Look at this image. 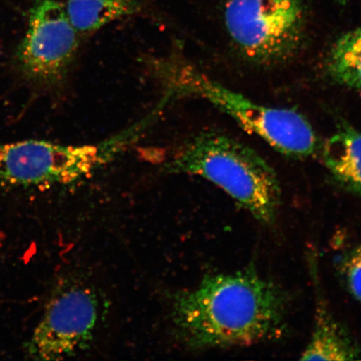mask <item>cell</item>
I'll list each match as a JSON object with an SVG mask.
<instances>
[{"mask_svg":"<svg viewBox=\"0 0 361 361\" xmlns=\"http://www.w3.org/2000/svg\"><path fill=\"white\" fill-rule=\"evenodd\" d=\"M79 33L56 0H35L28 29L13 56L20 78L35 88L48 90L61 83L74 61Z\"/></svg>","mask_w":361,"mask_h":361,"instance_id":"cell-6","label":"cell"},{"mask_svg":"<svg viewBox=\"0 0 361 361\" xmlns=\"http://www.w3.org/2000/svg\"><path fill=\"white\" fill-rule=\"evenodd\" d=\"M166 169L209 180L262 224L276 221L281 201L276 173L255 150L228 135H197L175 152Z\"/></svg>","mask_w":361,"mask_h":361,"instance_id":"cell-2","label":"cell"},{"mask_svg":"<svg viewBox=\"0 0 361 361\" xmlns=\"http://www.w3.org/2000/svg\"><path fill=\"white\" fill-rule=\"evenodd\" d=\"M68 17L79 34H92L113 21L133 15L138 0H68Z\"/></svg>","mask_w":361,"mask_h":361,"instance_id":"cell-10","label":"cell"},{"mask_svg":"<svg viewBox=\"0 0 361 361\" xmlns=\"http://www.w3.org/2000/svg\"><path fill=\"white\" fill-rule=\"evenodd\" d=\"M157 69L171 98L204 99L232 116L242 128L259 135L275 150L288 157H309L317 151V135L300 112L252 102L178 58L161 61Z\"/></svg>","mask_w":361,"mask_h":361,"instance_id":"cell-3","label":"cell"},{"mask_svg":"<svg viewBox=\"0 0 361 361\" xmlns=\"http://www.w3.org/2000/svg\"><path fill=\"white\" fill-rule=\"evenodd\" d=\"M224 22L241 55L261 66L290 60L300 51L305 35L301 0H228Z\"/></svg>","mask_w":361,"mask_h":361,"instance_id":"cell-5","label":"cell"},{"mask_svg":"<svg viewBox=\"0 0 361 361\" xmlns=\"http://www.w3.org/2000/svg\"><path fill=\"white\" fill-rule=\"evenodd\" d=\"M287 305L282 288L250 265L237 273L207 275L180 293L174 322L194 348L248 346L282 336Z\"/></svg>","mask_w":361,"mask_h":361,"instance_id":"cell-1","label":"cell"},{"mask_svg":"<svg viewBox=\"0 0 361 361\" xmlns=\"http://www.w3.org/2000/svg\"><path fill=\"white\" fill-rule=\"evenodd\" d=\"M137 137L132 128L106 141L63 145L42 140L0 143V186L48 189L89 177Z\"/></svg>","mask_w":361,"mask_h":361,"instance_id":"cell-4","label":"cell"},{"mask_svg":"<svg viewBox=\"0 0 361 361\" xmlns=\"http://www.w3.org/2000/svg\"><path fill=\"white\" fill-rule=\"evenodd\" d=\"M98 300L87 287L71 284L51 297L42 318L27 342L29 357L66 359L87 348L98 320Z\"/></svg>","mask_w":361,"mask_h":361,"instance_id":"cell-7","label":"cell"},{"mask_svg":"<svg viewBox=\"0 0 361 361\" xmlns=\"http://www.w3.org/2000/svg\"><path fill=\"white\" fill-rule=\"evenodd\" d=\"M338 274L347 290L361 302V245L356 246L341 257Z\"/></svg>","mask_w":361,"mask_h":361,"instance_id":"cell-12","label":"cell"},{"mask_svg":"<svg viewBox=\"0 0 361 361\" xmlns=\"http://www.w3.org/2000/svg\"><path fill=\"white\" fill-rule=\"evenodd\" d=\"M322 158L338 186L361 197V133L346 123L338 126L324 144Z\"/></svg>","mask_w":361,"mask_h":361,"instance_id":"cell-9","label":"cell"},{"mask_svg":"<svg viewBox=\"0 0 361 361\" xmlns=\"http://www.w3.org/2000/svg\"><path fill=\"white\" fill-rule=\"evenodd\" d=\"M326 69L336 83L361 90V28L336 40L328 54Z\"/></svg>","mask_w":361,"mask_h":361,"instance_id":"cell-11","label":"cell"},{"mask_svg":"<svg viewBox=\"0 0 361 361\" xmlns=\"http://www.w3.org/2000/svg\"><path fill=\"white\" fill-rule=\"evenodd\" d=\"M336 1L338 4H342V6H345V4H347V2L349 1V0H336Z\"/></svg>","mask_w":361,"mask_h":361,"instance_id":"cell-13","label":"cell"},{"mask_svg":"<svg viewBox=\"0 0 361 361\" xmlns=\"http://www.w3.org/2000/svg\"><path fill=\"white\" fill-rule=\"evenodd\" d=\"M311 277L315 293L314 326L308 346L301 360H353L360 354L359 346L347 329L337 322L329 310L320 288L317 259L309 252Z\"/></svg>","mask_w":361,"mask_h":361,"instance_id":"cell-8","label":"cell"}]
</instances>
